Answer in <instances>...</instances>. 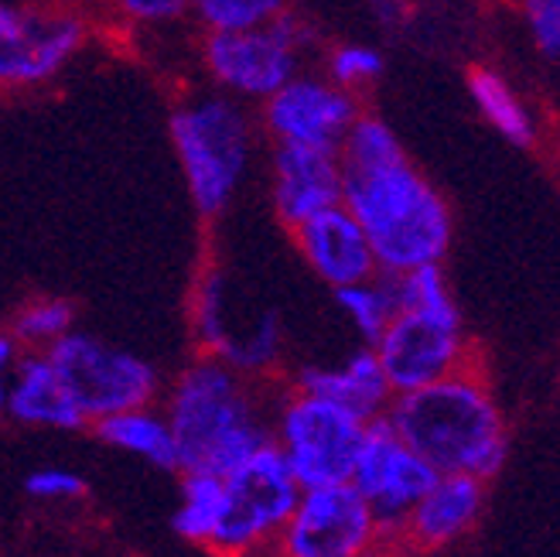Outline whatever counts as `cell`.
Masks as SVG:
<instances>
[{
    "label": "cell",
    "instance_id": "19",
    "mask_svg": "<svg viewBox=\"0 0 560 557\" xmlns=\"http://www.w3.org/2000/svg\"><path fill=\"white\" fill-rule=\"evenodd\" d=\"M93 431L103 444H109V449H120L133 459H144L164 472H175V468L182 472V452H178L172 417L154 404L109 414L93 425Z\"/></svg>",
    "mask_w": 560,
    "mask_h": 557
},
{
    "label": "cell",
    "instance_id": "23",
    "mask_svg": "<svg viewBox=\"0 0 560 557\" xmlns=\"http://www.w3.org/2000/svg\"><path fill=\"white\" fill-rule=\"evenodd\" d=\"M72 328H75V309L66 298H32L11 318V332L24 346V352H48Z\"/></svg>",
    "mask_w": 560,
    "mask_h": 557
},
{
    "label": "cell",
    "instance_id": "11",
    "mask_svg": "<svg viewBox=\"0 0 560 557\" xmlns=\"http://www.w3.org/2000/svg\"><path fill=\"white\" fill-rule=\"evenodd\" d=\"M376 547H383V534L366 496L352 483H335L301 492L277 550L288 557H362Z\"/></svg>",
    "mask_w": 560,
    "mask_h": 557
},
{
    "label": "cell",
    "instance_id": "10",
    "mask_svg": "<svg viewBox=\"0 0 560 557\" xmlns=\"http://www.w3.org/2000/svg\"><path fill=\"white\" fill-rule=\"evenodd\" d=\"M373 346L397 394H410V390L475 367L455 304L452 309H400Z\"/></svg>",
    "mask_w": 560,
    "mask_h": 557
},
{
    "label": "cell",
    "instance_id": "27",
    "mask_svg": "<svg viewBox=\"0 0 560 557\" xmlns=\"http://www.w3.org/2000/svg\"><path fill=\"white\" fill-rule=\"evenodd\" d=\"M222 285L215 274H206L199 294H195V336H199L206 352H222L230 343V322H226V309H222Z\"/></svg>",
    "mask_w": 560,
    "mask_h": 557
},
{
    "label": "cell",
    "instance_id": "26",
    "mask_svg": "<svg viewBox=\"0 0 560 557\" xmlns=\"http://www.w3.org/2000/svg\"><path fill=\"white\" fill-rule=\"evenodd\" d=\"M389 277H394V291H397L400 309H452L455 304L444 274H441V264H420V267L397 270Z\"/></svg>",
    "mask_w": 560,
    "mask_h": 557
},
{
    "label": "cell",
    "instance_id": "14",
    "mask_svg": "<svg viewBox=\"0 0 560 557\" xmlns=\"http://www.w3.org/2000/svg\"><path fill=\"white\" fill-rule=\"evenodd\" d=\"M270 199L273 212L294 230L298 222L312 219L346 199V169L339 151L304 148V144H273L270 154Z\"/></svg>",
    "mask_w": 560,
    "mask_h": 557
},
{
    "label": "cell",
    "instance_id": "17",
    "mask_svg": "<svg viewBox=\"0 0 560 557\" xmlns=\"http://www.w3.org/2000/svg\"><path fill=\"white\" fill-rule=\"evenodd\" d=\"M4 410L11 421L24 428H51V431L90 428L86 414L79 410L72 390L66 386L59 367H55V359L48 352H24L11 367Z\"/></svg>",
    "mask_w": 560,
    "mask_h": 557
},
{
    "label": "cell",
    "instance_id": "33",
    "mask_svg": "<svg viewBox=\"0 0 560 557\" xmlns=\"http://www.w3.org/2000/svg\"><path fill=\"white\" fill-rule=\"evenodd\" d=\"M373 4H376L380 11H386V8H389V0H373Z\"/></svg>",
    "mask_w": 560,
    "mask_h": 557
},
{
    "label": "cell",
    "instance_id": "18",
    "mask_svg": "<svg viewBox=\"0 0 560 557\" xmlns=\"http://www.w3.org/2000/svg\"><path fill=\"white\" fill-rule=\"evenodd\" d=\"M294 386L339 401V404H346L355 414L366 417V421L383 417L397 397V390H394V383H389V376L383 370V359H380L373 343H366V349L352 352L342 367H331V370L307 367V370H301L294 376Z\"/></svg>",
    "mask_w": 560,
    "mask_h": 557
},
{
    "label": "cell",
    "instance_id": "32",
    "mask_svg": "<svg viewBox=\"0 0 560 557\" xmlns=\"http://www.w3.org/2000/svg\"><path fill=\"white\" fill-rule=\"evenodd\" d=\"M21 356H24V346L14 339V332L8 328L4 336H0V367H14Z\"/></svg>",
    "mask_w": 560,
    "mask_h": 557
},
{
    "label": "cell",
    "instance_id": "13",
    "mask_svg": "<svg viewBox=\"0 0 560 557\" xmlns=\"http://www.w3.org/2000/svg\"><path fill=\"white\" fill-rule=\"evenodd\" d=\"M359 100L331 76H294L264 100V130L273 144H304L339 151L359 120Z\"/></svg>",
    "mask_w": 560,
    "mask_h": 557
},
{
    "label": "cell",
    "instance_id": "29",
    "mask_svg": "<svg viewBox=\"0 0 560 557\" xmlns=\"http://www.w3.org/2000/svg\"><path fill=\"white\" fill-rule=\"evenodd\" d=\"M24 492L32 499H45V503H62V499H79L86 492V483H82L72 468L45 465L24 479Z\"/></svg>",
    "mask_w": 560,
    "mask_h": 557
},
{
    "label": "cell",
    "instance_id": "24",
    "mask_svg": "<svg viewBox=\"0 0 560 557\" xmlns=\"http://www.w3.org/2000/svg\"><path fill=\"white\" fill-rule=\"evenodd\" d=\"M280 352H284V328H280L277 315H260L257 325L243 332V336H233L230 346L219 356L230 359L233 367H240L249 376H264L280 363Z\"/></svg>",
    "mask_w": 560,
    "mask_h": 557
},
{
    "label": "cell",
    "instance_id": "5",
    "mask_svg": "<svg viewBox=\"0 0 560 557\" xmlns=\"http://www.w3.org/2000/svg\"><path fill=\"white\" fill-rule=\"evenodd\" d=\"M370 421L352 407L291 386L273 414V444L288 455L304 489L352 483Z\"/></svg>",
    "mask_w": 560,
    "mask_h": 557
},
{
    "label": "cell",
    "instance_id": "20",
    "mask_svg": "<svg viewBox=\"0 0 560 557\" xmlns=\"http://www.w3.org/2000/svg\"><path fill=\"white\" fill-rule=\"evenodd\" d=\"M222 503H226V479H222V472L185 468L182 503L172 517L175 534L191 547L209 550L219 531V520H222Z\"/></svg>",
    "mask_w": 560,
    "mask_h": 557
},
{
    "label": "cell",
    "instance_id": "2",
    "mask_svg": "<svg viewBox=\"0 0 560 557\" xmlns=\"http://www.w3.org/2000/svg\"><path fill=\"white\" fill-rule=\"evenodd\" d=\"M386 417L438 472L489 479L506 462V421L475 367L397 394Z\"/></svg>",
    "mask_w": 560,
    "mask_h": 557
},
{
    "label": "cell",
    "instance_id": "6",
    "mask_svg": "<svg viewBox=\"0 0 560 557\" xmlns=\"http://www.w3.org/2000/svg\"><path fill=\"white\" fill-rule=\"evenodd\" d=\"M222 479H226V503L209 550L230 557L277 550L304 492L288 455L270 441Z\"/></svg>",
    "mask_w": 560,
    "mask_h": 557
},
{
    "label": "cell",
    "instance_id": "25",
    "mask_svg": "<svg viewBox=\"0 0 560 557\" xmlns=\"http://www.w3.org/2000/svg\"><path fill=\"white\" fill-rule=\"evenodd\" d=\"M288 14V0H191V18L206 32H243Z\"/></svg>",
    "mask_w": 560,
    "mask_h": 557
},
{
    "label": "cell",
    "instance_id": "28",
    "mask_svg": "<svg viewBox=\"0 0 560 557\" xmlns=\"http://www.w3.org/2000/svg\"><path fill=\"white\" fill-rule=\"evenodd\" d=\"M380 72H383V55L370 45H342L328 59V76L352 93L370 86Z\"/></svg>",
    "mask_w": 560,
    "mask_h": 557
},
{
    "label": "cell",
    "instance_id": "12",
    "mask_svg": "<svg viewBox=\"0 0 560 557\" xmlns=\"http://www.w3.org/2000/svg\"><path fill=\"white\" fill-rule=\"evenodd\" d=\"M86 38V24L69 11L0 8V82L8 90L42 86L55 79Z\"/></svg>",
    "mask_w": 560,
    "mask_h": 557
},
{
    "label": "cell",
    "instance_id": "3",
    "mask_svg": "<svg viewBox=\"0 0 560 557\" xmlns=\"http://www.w3.org/2000/svg\"><path fill=\"white\" fill-rule=\"evenodd\" d=\"M366 227L380 267L397 274L420 264H441L452 243V212L441 192L420 175L410 158H389L370 169H346V199Z\"/></svg>",
    "mask_w": 560,
    "mask_h": 557
},
{
    "label": "cell",
    "instance_id": "22",
    "mask_svg": "<svg viewBox=\"0 0 560 557\" xmlns=\"http://www.w3.org/2000/svg\"><path fill=\"white\" fill-rule=\"evenodd\" d=\"M335 301L342 304V312L352 318V325L359 328V336L366 343H376L386 332V325L394 322L400 312L394 277H389L386 270H380L376 277H370V281L335 288Z\"/></svg>",
    "mask_w": 560,
    "mask_h": 557
},
{
    "label": "cell",
    "instance_id": "21",
    "mask_svg": "<svg viewBox=\"0 0 560 557\" xmlns=\"http://www.w3.org/2000/svg\"><path fill=\"white\" fill-rule=\"evenodd\" d=\"M468 93L475 100V106L482 109V117L506 137L516 148H529L537 141V127L534 117L526 114V106L516 100V93L510 90V82L495 76L492 69H471L468 76Z\"/></svg>",
    "mask_w": 560,
    "mask_h": 557
},
{
    "label": "cell",
    "instance_id": "9",
    "mask_svg": "<svg viewBox=\"0 0 560 557\" xmlns=\"http://www.w3.org/2000/svg\"><path fill=\"white\" fill-rule=\"evenodd\" d=\"M48 356L72 390L79 410L86 414L90 428L109 414L154 404L158 397V373L148 359L93 339L86 332L72 328L48 349Z\"/></svg>",
    "mask_w": 560,
    "mask_h": 557
},
{
    "label": "cell",
    "instance_id": "30",
    "mask_svg": "<svg viewBox=\"0 0 560 557\" xmlns=\"http://www.w3.org/2000/svg\"><path fill=\"white\" fill-rule=\"evenodd\" d=\"M523 18L544 55H560V0H520Z\"/></svg>",
    "mask_w": 560,
    "mask_h": 557
},
{
    "label": "cell",
    "instance_id": "7",
    "mask_svg": "<svg viewBox=\"0 0 560 557\" xmlns=\"http://www.w3.org/2000/svg\"><path fill=\"white\" fill-rule=\"evenodd\" d=\"M304 42V27L291 14L243 32H206L202 66L222 93L264 103L298 76Z\"/></svg>",
    "mask_w": 560,
    "mask_h": 557
},
{
    "label": "cell",
    "instance_id": "8",
    "mask_svg": "<svg viewBox=\"0 0 560 557\" xmlns=\"http://www.w3.org/2000/svg\"><path fill=\"white\" fill-rule=\"evenodd\" d=\"M438 476L441 472L413 444L404 441V434L394 428L386 414L373 417L366 444H362L352 472V486L373 507L380 520L383 547H400L407 520L420 507V499L431 492Z\"/></svg>",
    "mask_w": 560,
    "mask_h": 557
},
{
    "label": "cell",
    "instance_id": "1",
    "mask_svg": "<svg viewBox=\"0 0 560 557\" xmlns=\"http://www.w3.org/2000/svg\"><path fill=\"white\" fill-rule=\"evenodd\" d=\"M277 404H264L260 376L243 373L215 352H202L178 373L164 401L178 438L182 472L206 468L226 476L243 459L260 452L273 441Z\"/></svg>",
    "mask_w": 560,
    "mask_h": 557
},
{
    "label": "cell",
    "instance_id": "16",
    "mask_svg": "<svg viewBox=\"0 0 560 557\" xmlns=\"http://www.w3.org/2000/svg\"><path fill=\"white\" fill-rule=\"evenodd\" d=\"M486 479L465 476V472H441L431 492L420 499V507L407 520L400 547L410 550H444L458 544L482 517Z\"/></svg>",
    "mask_w": 560,
    "mask_h": 557
},
{
    "label": "cell",
    "instance_id": "15",
    "mask_svg": "<svg viewBox=\"0 0 560 557\" xmlns=\"http://www.w3.org/2000/svg\"><path fill=\"white\" fill-rule=\"evenodd\" d=\"M291 236L301 250L304 264L331 288L370 281V277L383 270L366 227H362L346 202L298 222Z\"/></svg>",
    "mask_w": 560,
    "mask_h": 557
},
{
    "label": "cell",
    "instance_id": "4",
    "mask_svg": "<svg viewBox=\"0 0 560 557\" xmlns=\"http://www.w3.org/2000/svg\"><path fill=\"white\" fill-rule=\"evenodd\" d=\"M172 141L195 209L219 216L246 178L254 158V120L240 96L202 93L175 106Z\"/></svg>",
    "mask_w": 560,
    "mask_h": 557
},
{
    "label": "cell",
    "instance_id": "31",
    "mask_svg": "<svg viewBox=\"0 0 560 557\" xmlns=\"http://www.w3.org/2000/svg\"><path fill=\"white\" fill-rule=\"evenodd\" d=\"M109 8L130 24H167L191 14V0H109Z\"/></svg>",
    "mask_w": 560,
    "mask_h": 557
}]
</instances>
